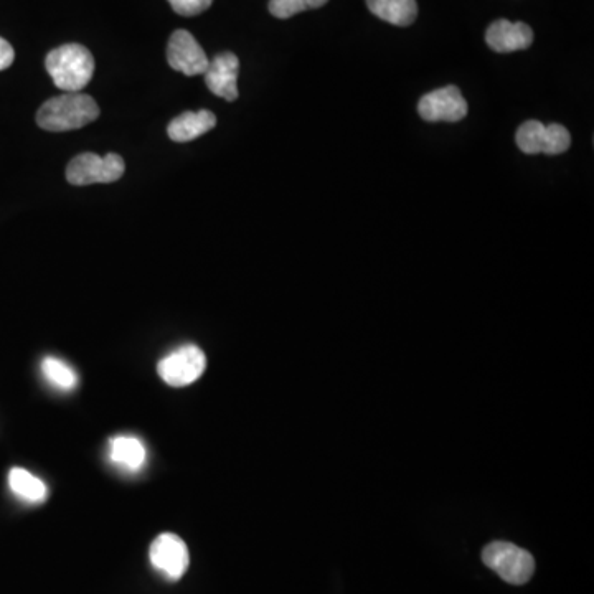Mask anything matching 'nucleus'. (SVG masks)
Here are the masks:
<instances>
[{
	"instance_id": "obj_1",
	"label": "nucleus",
	"mask_w": 594,
	"mask_h": 594,
	"mask_svg": "<svg viewBox=\"0 0 594 594\" xmlns=\"http://www.w3.org/2000/svg\"><path fill=\"white\" fill-rule=\"evenodd\" d=\"M99 118V106L91 96L66 93L40 106L37 124L43 131L66 132L83 128Z\"/></svg>"
},
{
	"instance_id": "obj_2",
	"label": "nucleus",
	"mask_w": 594,
	"mask_h": 594,
	"mask_svg": "<svg viewBox=\"0 0 594 594\" xmlns=\"http://www.w3.org/2000/svg\"><path fill=\"white\" fill-rule=\"evenodd\" d=\"M45 68L57 88L66 93H78L93 78L95 58L80 43H68L48 53Z\"/></svg>"
},
{
	"instance_id": "obj_3",
	"label": "nucleus",
	"mask_w": 594,
	"mask_h": 594,
	"mask_svg": "<svg viewBox=\"0 0 594 594\" xmlns=\"http://www.w3.org/2000/svg\"><path fill=\"white\" fill-rule=\"evenodd\" d=\"M482 560L510 585H525L535 571L532 555L514 543L494 542L482 552Z\"/></svg>"
},
{
	"instance_id": "obj_4",
	"label": "nucleus",
	"mask_w": 594,
	"mask_h": 594,
	"mask_svg": "<svg viewBox=\"0 0 594 594\" xmlns=\"http://www.w3.org/2000/svg\"><path fill=\"white\" fill-rule=\"evenodd\" d=\"M126 170L123 157L118 154L98 156L93 152H85L71 159L66 167V180L71 185L83 187L91 184H111L121 179Z\"/></svg>"
},
{
	"instance_id": "obj_5",
	"label": "nucleus",
	"mask_w": 594,
	"mask_h": 594,
	"mask_svg": "<svg viewBox=\"0 0 594 594\" xmlns=\"http://www.w3.org/2000/svg\"><path fill=\"white\" fill-rule=\"evenodd\" d=\"M207 368V357L197 345H182L174 352L165 355L157 365L159 377L169 387H189L202 377Z\"/></svg>"
},
{
	"instance_id": "obj_6",
	"label": "nucleus",
	"mask_w": 594,
	"mask_h": 594,
	"mask_svg": "<svg viewBox=\"0 0 594 594\" xmlns=\"http://www.w3.org/2000/svg\"><path fill=\"white\" fill-rule=\"evenodd\" d=\"M517 147L524 154H547L558 156L568 151L571 146V136L568 129L561 124H543L540 121H527L520 126L515 136Z\"/></svg>"
},
{
	"instance_id": "obj_7",
	"label": "nucleus",
	"mask_w": 594,
	"mask_h": 594,
	"mask_svg": "<svg viewBox=\"0 0 594 594\" xmlns=\"http://www.w3.org/2000/svg\"><path fill=\"white\" fill-rule=\"evenodd\" d=\"M469 106L458 86H444L423 96L418 113L428 123H458L466 118Z\"/></svg>"
},
{
	"instance_id": "obj_8",
	"label": "nucleus",
	"mask_w": 594,
	"mask_h": 594,
	"mask_svg": "<svg viewBox=\"0 0 594 594\" xmlns=\"http://www.w3.org/2000/svg\"><path fill=\"white\" fill-rule=\"evenodd\" d=\"M149 560L167 580L177 581L190 565L189 548L175 533H162L152 542Z\"/></svg>"
},
{
	"instance_id": "obj_9",
	"label": "nucleus",
	"mask_w": 594,
	"mask_h": 594,
	"mask_svg": "<svg viewBox=\"0 0 594 594\" xmlns=\"http://www.w3.org/2000/svg\"><path fill=\"white\" fill-rule=\"evenodd\" d=\"M167 62L172 70L185 76H197L205 73L210 60L192 33L175 30L167 45Z\"/></svg>"
},
{
	"instance_id": "obj_10",
	"label": "nucleus",
	"mask_w": 594,
	"mask_h": 594,
	"mask_svg": "<svg viewBox=\"0 0 594 594\" xmlns=\"http://www.w3.org/2000/svg\"><path fill=\"white\" fill-rule=\"evenodd\" d=\"M238 71L240 60L235 53H220L208 62L207 70L203 73L205 85L218 98L235 101L238 99Z\"/></svg>"
},
{
	"instance_id": "obj_11",
	"label": "nucleus",
	"mask_w": 594,
	"mask_h": 594,
	"mask_svg": "<svg viewBox=\"0 0 594 594\" xmlns=\"http://www.w3.org/2000/svg\"><path fill=\"white\" fill-rule=\"evenodd\" d=\"M486 42L497 53H512L527 50L533 43V30L524 22L495 20L486 32Z\"/></svg>"
},
{
	"instance_id": "obj_12",
	"label": "nucleus",
	"mask_w": 594,
	"mask_h": 594,
	"mask_svg": "<svg viewBox=\"0 0 594 594\" xmlns=\"http://www.w3.org/2000/svg\"><path fill=\"white\" fill-rule=\"evenodd\" d=\"M109 461L119 471L136 474L146 466V446L136 436H116L109 441Z\"/></svg>"
},
{
	"instance_id": "obj_13",
	"label": "nucleus",
	"mask_w": 594,
	"mask_h": 594,
	"mask_svg": "<svg viewBox=\"0 0 594 594\" xmlns=\"http://www.w3.org/2000/svg\"><path fill=\"white\" fill-rule=\"evenodd\" d=\"M217 126V116L212 111L202 109L197 113L187 111L172 119L167 128V134L175 142L195 141L197 137L207 134Z\"/></svg>"
},
{
	"instance_id": "obj_14",
	"label": "nucleus",
	"mask_w": 594,
	"mask_h": 594,
	"mask_svg": "<svg viewBox=\"0 0 594 594\" xmlns=\"http://www.w3.org/2000/svg\"><path fill=\"white\" fill-rule=\"evenodd\" d=\"M367 5L378 19L396 27H408L418 17L416 0H367Z\"/></svg>"
},
{
	"instance_id": "obj_15",
	"label": "nucleus",
	"mask_w": 594,
	"mask_h": 594,
	"mask_svg": "<svg viewBox=\"0 0 594 594\" xmlns=\"http://www.w3.org/2000/svg\"><path fill=\"white\" fill-rule=\"evenodd\" d=\"M9 487L10 491L14 492L20 500L30 502V504H38V502L47 499V484L22 467L10 469Z\"/></svg>"
},
{
	"instance_id": "obj_16",
	"label": "nucleus",
	"mask_w": 594,
	"mask_h": 594,
	"mask_svg": "<svg viewBox=\"0 0 594 594\" xmlns=\"http://www.w3.org/2000/svg\"><path fill=\"white\" fill-rule=\"evenodd\" d=\"M42 375L58 392H71L78 385V375L73 367L58 357H45L42 362Z\"/></svg>"
},
{
	"instance_id": "obj_17",
	"label": "nucleus",
	"mask_w": 594,
	"mask_h": 594,
	"mask_svg": "<svg viewBox=\"0 0 594 594\" xmlns=\"http://www.w3.org/2000/svg\"><path fill=\"white\" fill-rule=\"evenodd\" d=\"M329 0H269V12L276 19H291L304 10L324 7Z\"/></svg>"
},
{
	"instance_id": "obj_18",
	"label": "nucleus",
	"mask_w": 594,
	"mask_h": 594,
	"mask_svg": "<svg viewBox=\"0 0 594 594\" xmlns=\"http://www.w3.org/2000/svg\"><path fill=\"white\" fill-rule=\"evenodd\" d=\"M170 7L175 14L184 15V17H194L210 9L213 0H169Z\"/></svg>"
},
{
	"instance_id": "obj_19",
	"label": "nucleus",
	"mask_w": 594,
	"mask_h": 594,
	"mask_svg": "<svg viewBox=\"0 0 594 594\" xmlns=\"http://www.w3.org/2000/svg\"><path fill=\"white\" fill-rule=\"evenodd\" d=\"M15 60V52L5 38L0 37V71L7 70Z\"/></svg>"
}]
</instances>
